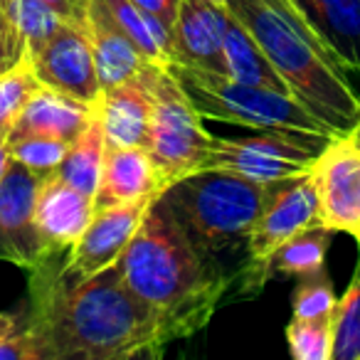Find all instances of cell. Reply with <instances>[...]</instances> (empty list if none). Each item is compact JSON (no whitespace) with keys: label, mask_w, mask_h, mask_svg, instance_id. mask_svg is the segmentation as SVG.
Returning <instances> with one entry per match:
<instances>
[{"label":"cell","mask_w":360,"mask_h":360,"mask_svg":"<svg viewBox=\"0 0 360 360\" xmlns=\"http://www.w3.org/2000/svg\"><path fill=\"white\" fill-rule=\"evenodd\" d=\"M55 252L30 269L27 319L47 360L160 358L170 345L163 321L129 289L121 264L89 276L65 266Z\"/></svg>","instance_id":"obj_1"},{"label":"cell","mask_w":360,"mask_h":360,"mask_svg":"<svg viewBox=\"0 0 360 360\" xmlns=\"http://www.w3.org/2000/svg\"><path fill=\"white\" fill-rule=\"evenodd\" d=\"M119 264L129 289L160 316L170 343L205 328L232 286L230 276L198 255L160 198Z\"/></svg>","instance_id":"obj_2"},{"label":"cell","mask_w":360,"mask_h":360,"mask_svg":"<svg viewBox=\"0 0 360 360\" xmlns=\"http://www.w3.org/2000/svg\"><path fill=\"white\" fill-rule=\"evenodd\" d=\"M227 11L259 42L289 94L333 134L345 136L358 124V86L296 0H227Z\"/></svg>","instance_id":"obj_3"},{"label":"cell","mask_w":360,"mask_h":360,"mask_svg":"<svg viewBox=\"0 0 360 360\" xmlns=\"http://www.w3.org/2000/svg\"><path fill=\"white\" fill-rule=\"evenodd\" d=\"M266 188L232 170L202 168L170 183L160 200L168 205L198 255L227 274L220 259L237 252L247 259V240L266 200Z\"/></svg>","instance_id":"obj_4"},{"label":"cell","mask_w":360,"mask_h":360,"mask_svg":"<svg viewBox=\"0 0 360 360\" xmlns=\"http://www.w3.org/2000/svg\"><path fill=\"white\" fill-rule=\"evenodd\" d=\"M173 77L186 89L202 119H215L222 124L245 126L255 131H286V134L304 136H338L323 124L316 114H311L301 101H296L286 91H276L269 86L242 84L227 75L200 67L165 65Z\"/></svg>","instance_id":"obj_5"},{"label":"cell","mask_w":360,"mask_h":360,"mask_svg":"<svg viewBox=\"0 0 360 360\" xmlns=\"http://www.w3.org/2000/svg\"><path fill=\"white\" fill-rule=\"evenodd\" d=\"M146 77L153 96V119L146 150L170 186L205 168L215 136L202 126L200 111L193 106L168 67L150 62Z\"/></svg>","instance_id":"obj_6"},{"label":"cell","mask_w":360,"mask_h":360,"mask_svg":"<svg viewBox=\"0 0 360 360\" xmlns=\"http://www.w3.org/2000/svg\"><path fill=\"white\" fill-rule=\"evenodd\" d=\"M319 225V195L311 170L289 180L269 183L266 200L247 240V259L237 269L235 281L240 296H255L271 279L266 271L269 257L299 232Z\"/></svg>","instance_id":"obj_7"},{"label":"cell","mask_w":360,"mask_h":360,"mask_svg":"<svg viewBox=\"0 0 360 360\" xmlns=\"http://www.w3.org/2000/svg\"><path fill=\"white\" fill-rule=\"evenodd\" d=\"M333 136H304L286 131H257L255 136H215L205 168L232 170L257 183H279L314 168V160Z\"/></svg>","instance_id":"obj_8"},{"label":"cell","mask_w":360,"mask_h":360,"mask_svg":"<svg viewBox=\"0 0 360 360\" xmlns=\"http://www.w3.org/2000/svg\"><path fill=\"white\" fill-rule=\"evenodd\" d=\"M319 225L360 240V148L348 134L333 136L311 168Z\"/></svg>","instance_id":"obj_9"},{"label":"cell","mask_w":360,"mask_h":360,"mask_svg":"<svg viewBox=\"0 0 360 360\" xmlns=\"http://www.w3.org/2000/svg\"><path fill=\"white\" fill-rule=\"evenodd\" d=\"M42 178L18 160H11L0 180V259L22 269H35L55 252L35 222V200Z\"/></svg>","instance_id":"obj_10"},{"label":"cell","mask_w":360,"mask_h":360,"mask_svg":"<svg viewBox=\"0 0 360 360\" xmlns=\"http://www.w3.org/2000/svg\"><path fill=\"white\" fill-rule=\"evenodd\" d=\"M42 86H50L86 104H99L101 82L91 42L84 30L67 22L35 55L27 57Z\"/></svg>","instance_id":"obj_11"},{"label":"cell","mask_w":360,"mask_h":360,"mask_svg":"<svg viewBox=\"0 0 360 360\" xmlns=\"http://www.w3.org/2000/svg\"><path fill=\"white\" fill-rule=\"evenodd\" d=\"M155 200H139L129 202V205H114L96 210L94 220L89 222L84 235L67 252V269L77 276H89L111 266L114 262H119Z\"/></svg>","instance_id":"obj_12"},{"label":"cell","mask_w":360,"mask_h":360,"mask_svg":"<svg viewBox=\"0 0 360 360\" xmlns=\"http://www.w3.org/2000/svg\"><path fill=\"white\" fill-rule=\"evenodd\" d=\"M230 22L227 6L210 0H180V11L170 30V52L175 65L227 75L225 30Z\"/></svg>","instance_id":"obj_13"},{"label":"cell","mask_w":360,"mask_h":360,"mask_svg":"<svg viewBox=\"0 0 360 360\" xmlns=\"http://www.w3.org/2000/svg\"><path fill=\"white\" fill-rule=\"evenodd\" d=\"M168 188L163 173L146 148L136 146H106L104 170L96 188V210L129 205L139 200H155Z\"/></svg>","instance_id":"obj_14"},{"label":"cell","mask_w":360,"mask_h":360,"mask_svg":"<svg viewBox=\"0 0 360 360\" xmlns=\"http://www.w3.org/2000/svg\"><path fill=\"white\" fill-rule=\"evenodd\" d=\"M94 198L57 173L42 178L35 200V222L52 252H70L94 220Z\"/></svg>","instance_id":"obj_15"},{"label":"cell","mask_w":360,"mask_h":360,"mask_svg":"<svg viewBox=\"0 0 360 360\" xmlns=\"http://www.w3.org/2000/svg\"><path fill=\"white\" fill-rule=\"evenodd\" d=\"M146 67L131 79L101 89L99 119L104 124L106 146H136V148L148 146L153 96H150Z\"/></svg>","instance_id":"obj_16"},{"label":"cell","mask_w":360,"mask_h":360,"mask_svg":"<svg viewBox=\"0 0 360 360\" xmlns=\"http://www.w3.org/2000/svg\"><path fill=\"white\" fill-rule=\"evenodd\" d=\"M99 116V104H86L50 86H40L18 116L11 136H50L75 143Z\"/></svg>","instance_id":"obj_17"},{"label":"cell","mask_w":360,"mask_h":360,"mask_svg":"<svg viewBox=\"0 0 360 360\" xmlns=\"http://www.w3.org/2000/svg\"><path fill=\"white\" fill-rule=\"evenodd\" d=\"M86 37L91 42V52H94L96 72H99L101 89H109L121 82L136 77L146 65L148 57L114 25L104 8L91 0L89 3V22H86Z\"/></svg>","instance_id":"obj_18"},{"label":"cell","mask_w":360,"mask_h":360,"mask_svg":"<svg viewBox=\"0 0 360 360\" xmlns=\"http://www.w3.org/2000/svg\"><path fill=\"white\" fill-rule=\"evenodd\" d=\"M343 67L360 75V0H296Z\"/></svg>","instance_id":"obj_19"},{"label":"cell","mask_w":360,"mask_h":360,"mask_svg":"<svg viewBox=\"0 0 360 360\" xmlns=\"http://www.w3.org/2000/svg\"><path fill=\"white\" fill-rule=\"evenodd\" d=\"M225 62H227V77H230V79L242 82V84L269 86V89L286 91V94H289L284 79H281L279 72L274 70L269 57L264 55L259 42H257L255 37H252V32L232 15L225 30Z\"/></svg>","instance_id":"obj_20"},{"label":"cell","mask_w":360,"mask_h":360,"mask_svg":"<svg viewBox=\"0 0 360 360\" xmlns=\"http://www.w3.org/2000/svg\"><path fill=\"white\" fill-rule=\"evenodd\" d=\"M104 8L106 15L114 20V25L148 57L158 65H170L173 52H170V30L158 20L141 11L134 0H96Z\"/></svg>","instance_id":"obj_21"},{"label":"cell","mask_w":360,"mask_h":360,"mask_svg":"<svg viewBox=\"0 0 360 360\" xmlns=\"http://www.w3.org/2000/svg\"><path fill=\"white\" fill-rule=\"evenodd\" d=\"M333 235L335 232L328 230V227L314 225L309 230L299 232L296 237H291L266 262L269 276L284 274L296 276V279H306V276L326 271V255H328Z\"/></svg>","instance_id":"obj_22"},{"label":"cell","mask_w":360,"mask_h":360,"mask_svg":"<svg viewBox=\"0 0 360 360\" xmlns=\"http://www.w3.org/2000/svg\"><path fill=\"white\" fill-rule=\"evenodd\" d=\"M104 158H106V134H104V124L96 116L89 129L70 146L65 160L57 168V175L65 178L67 183H72L75 188H79L82 193L94 198L101 180V170H104Z\"/></svg>","instance_id":"obj_23"},{"label":"cell","mask_w":360,"mask_h":360,"mask_svg":"<svg viewBox=\"0 0 360 360\" xmlns=\"http://www.w3.org/2000/svg\"><path fill=\"white\" fill-rule=\"evenodd\" d=\"M330 326H333L330 360H360V262L350 276L348 289L335 301Z\"/></svg>","instance_id":"obj_24"},{"label":"cell","mask_w":360,"mask_h":360,"mask_svg":"<svg viewBox=\"0 0 360 360\" xmlns=\"http://www.w3.org/2000/svg\"><path fill=\"white\" fill-rule=\"evenodd\" d=\"M0 6L25 40L27 57L35 55L57 30L67 25L45 0H0Z\"/></svg>","instance_id":"obj_25"},{"label":"cell","mask_w":360,"mask_h":360,"mask_svg":"<svg viewBox=\"0 0 360 360\" xmlns=\"http://www.w3.org/2000/svg\"><path fill=\"white\" fill-rule=\"evenodd\" d=\"M40 86V79L27 60L0 75V131L11 134L18 116L22 114L27 101Z\"/></svg>","instance_id":"obj_26"},{"label":"cell","mask_w":360,"mask_h":360,"mask_svg":"<svg viewBox=\"0 0 360 360\" xmlns=\"http://www.w3.org/2000/svg\"><path fill=\"white\" fill-rule=\"evenodd\" d=\"M286 345L294 360H330L333 326L330 316L321 319H294L286 326Z\"/></svg>","instance_id":"obj_27"},{"label":"cell","mask_w":360,"mask_h":360,"mask_svg":"<svg viewBox=\"0 0 360 360\" xmlns=\"http://www.w3.org/2000/svg\"><path fill=\"white\" fill-rule=\"evenodd\" d=\"M72 143L60 139H50V136H11V155L13 160L22 163L30 168L35 175L47 178V175L57 173L60 163L65 160L67 150Z\"/></svg>","instance_id":"obj_28"},{"label":"cell","mask_w":360,"mask_h":360,"mask_svg":"<svg viewBox=\"0 0 360 360\" xmlns=\"http://www.w3.org/2000/svg\"><path fill=\"white\" fill-rule=\"evenodd\" d=\"M0 360H47L27 319V309L0 314Z\"/></svg>","instance_id":"obj_29"},{"label":"cell","mask_w":360,"mask_h":360,"mask_svg":"<svg viewBox=\"0 0 360 360\" xmlns=\"http://www.w3.org/2000/svg\"><path fill=\"white\" fill-rule=\"evenodd\" d=\"M333 284L328 281L326 271L314 276H306L291 294V316L294 319H321V316H333L335 309Z\"/></svg>","instance_id":"obj_30"},{"label":"cell","mask_w":360,"mask_h":360,"mask_svg":"<svg viewBox=\"0 0 360 360\" xmlns=\"http://www.w3.org/2000/svg\"><path fill=\"white\" fill-rule=\"evenodd\" d=\"M22 60H27L25 40L15 30V25L8 20L6 11L0 6V75L13 70L15 65H20Z\"/></svg>","instance_id":"obj_31"},{"label":"cell","mask_w":360,"mask_h":360,"mask_svg":"<svg viewBox=\"0 0 360 360\" xmlns=\"http://www.w3.org/2000/svg\"><path fill=\"white\" fill-rule=\"evenodd\" d=\"M47 6L57 13L65 22L79 27L86 32V22H89V3L91 0H45Z\"/></svg>","instance_id":"obj_32"},{"label":"cell","mask_w":360,"mask_h":360,"mask_svg":"<svg viewBox=\"0 0 360 360\" xmlns=\"http://www.w3.org/2000/svg\"><path fill=\"white\" fill-rule=\"evenodd\" d=\"M141 11H146L148 15L158 18L168 30H173L175 18H178L180 11V0H134Z\"/></svg>","instance_id":"obj_33"},{"label":"cell","mask_w":360,"mask_h":360,"mask_svg":"<svg viewBox=\"0 0 360 360\" xmlns=\"http://www.w3.org/2000/svg\"><path fill=\"white\" fill-rule=\"evenodd\" d=\"M11 160H13V155H11V134H8V131H0V180H3V175H6Z\"/></svg>","instance_id":"obj_34"},{"label":"cell","mask_w":360,"mask_h":360,"mask_svg":"<svg viewBox=\"0 0 360 360\" xmlns=\"http://www.w3.org/2000/svg\"><path fill=\"white\" fill-rule=\"evenodd\" d=\"M348 136H350V139H353V143L360 148V119H358V124H355L353 129L348 131Z\"/></svg>","instance_id":"obj_35"},{"label":"cell","mask_w":360,"mask_h":360,"mask_svg":"<svg viewBox=\"0 0 360 360\" xmlns=\"http://www.w3.org/2000/svg\"><path fill=\"white\" fill-rule=\"evenodd\" d=\"M210 3H217V6H227V0H210Z\"/></svg>","instance_id":"obj_36"},{"label":"cell","mask_w":360,"mask_h":360,"mask_svg":"<svg viewBox=\"0 0 360 360\" xmlns=\"http://www.w3.org/2000/svg\"><path fill=\"white\" fill-rule=\"evenodd\" d=\"M358 247H360V240H358Z\"/></svg>","instance_id":"obj_37"}]
</instances>
